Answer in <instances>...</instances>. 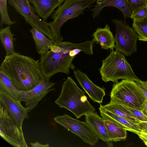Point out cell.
I'll use <instances>...</instances> for the list:
<instances>
[{"instance_id": "obj_4", "label": "cell", "mask_w": 147, "mask_h": 147, "mask_svg": "<svg viewBox=\"0 0 147 147\" xmlns=\"http://www.w3.org/2000/svg\"><path fill=\"white\" fill-rule=\"evenodd\" d=\"M102 61L99 71L102 79L105 82L116 83L120 79L141 81L134 73L124 55L119 52L111 51L109 55Z\"/></svg>"}, {"instance_id": "obj_17", "label": "cell", "mask_w": 147, "mask_h": 147, "mask_svg": "<svg viewBox=\"0 0 147 147\" xmlns=\"http://www.w3.org/2000/svg\"><path fill=\"white\" fill-rule=\"evenodd\" d=\"M85 116L86 121L93 128L99 139L107 143L112 141L105 126L103 118L94 112L89 113Z\"/></svg>"}, {"instance_id": "obj_13", "label": "cell", "mask_w": 147, "mask_h": 147, "mask_svg": "<svg viewBox=\"0 0 147 147\" xmlns=\"http://www.w3.org/2000/svg\"><path fill=\"white\" fill-rule=\"evenodd\" d=\"M74 76L81 87L94 102H102L105 95V88L96 86L89 78L87 74L77 69L74 72Z\"/></svg>"}, {"instance_id": "obj_25", "label": "cell", "mask_w": 147, "mask_h": 147, "mask_svg": "<svg viewBox=\"0 0 147 147\" xmlns=\"http://www.w3.org/2000/svg\"><path fill=\"white\" fill-rule=\"evenodd\" d=\"M7 0H0V27L3 24L11 26L16 23L12 21L9 16L7 6Z\"/></svg>"}, {"instance_id": "obj_31", "label": "cell", "mask_w": 147, "mask_h": 147, "mask_svg": "<svg viewBox=\"0 0 147 147\" xmlns=\"http://www.w3.org/2000/svg\"><path fill=\"white\" fill-rule=\"evenodd\" d=\"M138 124L142 131L147 133V121L140 122Z\"/></svg>"}, {"instance_id": "obj_24", "label": "cell", "mask_w": 147, "mask_h": 147, "mask_svg": "<svg viewBox=\"0 0 147 147\" xmlns=\"http://www.w3.org/2000/svg\"><path fill=\"white\" fill-rule=\"evenodd\" d=\"M132 28L138 35L139 40L147 41V17L139 21H133Z\"/></svg>"}, {"instance_id": "obj_15", "label": "cell", "mask_w": 147, "mask_h": 147, "mask_svg": "<svg viewBox=\"0 0 147 147\" xmlns=\"http://www.w3.org/2000/svg\"><path fill=\"white\" fill-rule=\"evenodd\" d=\"M108 7L118 9L122 13L125 19L126 18H130L131 16V12L126 0H96V4L91 9L93 18H96L104 7Z\"/></svg>"}, {"instance_id": "obj_10", "label": "cell", "mask_w": 147, "mask_h": 147, "mask_svg": "<svg viewBox=\"0 0 147 147\" xmlns=\"http://www.w3.org/2000/svg\"><path fill=\"white\" fill-rule=\"evenodd\" d=\"M9 3L21 15L26 22L37 28L47 37L55 41L53 36L48 23L40 18L35 13L29 0H8Z\"/></svg>"}, {"instance_id": "obj_5", "label": "cell", "mask_w": 147, "mask_h": 147, "mask_svg": "<svg viewBox=\"0 0 147 147\" xmlns=\"http://www.w3.org/2000/svg\"><path fill=\"white\" fill-rule=\"evenodd\" d=\"M96 0H65L59 6L52 15L53 21L48 23L53 36L55 42L61 41L63 37L60 30L68 20L73 19L84 13V10L90 8Z\"/></svg>"}, {"instance_id": "obj_14", "label": "cell", "mask_w": 147, "mask_h": 147, "mask_svg": "<svg viewBox=\"0 0 147 147\" xmlns=\"http://www.w3.org/2000/svg\"><path fill=\"white\" fill-rule=\"evenodd\" d=\"M101 117L104 119L110 121L118 126L136 134L142 131L138 123L119 116L100 106L99 108Z\"/></svg>"}, {"instance_id": "obj_9", "label": "cell", "mask_w": 147, "mask_h": 147, "mask_svg": "<svg viewBox=\"0 0 147 147\" xmlns=\"http://www.w3.org/2000/svg\"><path fill=\"white\" fill-rule=\"evenodd\" d=\"M55 122L79 136L85 143L95 146L99 138L92 127L86 121H79L65 114L57 115L54 118Z\"/></svg>"}, {"instance_id": "obj_20", "label": "cell", "mask_w": 147, "mask_h": 147, "mask_svg": "<svg viewBox=\"0 0 147 147\" xmlns=\"http://www.w3.org/2000/svg\"><path fill=\"white\" fill-rule=\"evenodd\" d=\"M9 26L0 30L1 42L5 50L6 56L11 55L15 52L14 51L13 41L16 39L13 37Z\"/></svg>"}, {"instance_id": "obj_29", "label": "cell", "mask_w": 147, "mask_h": 147, "mask_svg": "<svg viewBox=\"0 0 147 147\" xmlns=\"http://www.w3.org/2000/svg\"><path fill=\"white\" fill-rule=\"evenodd\" d=\"M138 87L147 100V81L136 82Z\"/></svg>"}, {"instance_id": "obj_30", "label": "cell", "mask_w": 147, "mask_h": 147, "mask_svg": "<svg viewBox=\"0 0 147 147\" xmlns=\"http://www.w3.org/2000/svg\"><path fill=\"white\" fill-rule=\"evenodd\" d=\"M140 138L143 142L147 146V133L142 131L137 133Z\"/></svg>"}, {"instance_id": "obj_7", "label": "cell", "mask_w": 147, "mask_h": 147, "mask_svg": "<svg viewBox=\"0 0 147 147\" xmlns=\"http://www.w3.org/2000/svg\"><path fill=\"white\" fill-rule=\"evenodd\" d=\"M112 21L116 28L115 51L127 56L136 52L139 36L134 30L129 26L125 20L115 19Z\"/></svg>"}, {"instance_id": "obj_27", "label": "cell", "mask_w": 147, "mask_h": 147, "mask_svg": "<svg viewBox=\"0 0 147 147\" xmlns=\"http://www.w3.org/2000/svg\"><path fill=\"white\" fill-rule=\"evenodd\" d=\"M123 106L131 115L137 120L140 122L147 121V117L141 111L136 109Z\"/></svg>"}, {"instance_id": "obj_11", "label": "cell", "mask_w": 147, "mask_h": 147, "mask_svg": "<svg viewBox=\"0 0 147 147\" xmlns=\"http://www.w3.org/2000/svg\"><path fill=\"white\" fill-rule=\"evenodd\" d=\"M57 83L52 82L50 79L44 77L39 83L32 89L26 91H21L18 99L24 103L28 112L35 108L39 102L49 92L55 90L52 87Z\"/></svg>"}, {"instance_id": "obj_2", "label": "cell", "mask_w": 147, "mask_h": 147, "mask_svg": "<svg viewBox=\"0 0 147 147\" xmlns=\"http://www.w3.org/2000/svg\"><path fill=\"white\" fill-rule=\"evenodd\" d=\"M39 61L15 52L5 56L0 65V72L20 91L28 90L44 77Z\"/></svg>"}, {"instance_id": "obj_19", "label": "cell", "mask_w": 147, "mask_h": 147, "mask_svg": "<svg viewBox=\"0 0 147 147\" xmlns=\"http://www.w3.org/2000/svg\"><path fill=\"white\" fill-rule=\"evenodd\" d=\"M30 31L35 41L38 53L41 55L47 53L49 46L54 44V42L35 27L32 26Z\"/></svg>"}, {"instance_id": "obj_12", "label": "cell", "mask_w": 147, "mask_h": 147, "mask_svg": "<svg viewBox=\"0 0 147 147\" xmlns=\"http://www.w3.org/2000/svg\"><path fill=\"white\" fill-rule=\"evenodd\" d=\"M0 103L6 109L18 125L22 128L24 120L28 119L29 113L21 102L0 88Z\"/></svg>"}, {"instance_id": "obj_16", "label": "cell", "mask_w": 147, "mask_h": 147, "mask_svg": "<svg viewBox=\"0 0 147 147\" xmlns=\"http://www.w3.org/2000/svg\"><path fill=\"white\" fill-rule=\"evenodd\" d=\"M65 0H29L35 11L42 20H46L55 8Z\"/></svg>"}, {"instance_id": "obj_6", "label": "cell", "mask_w": 147, "mask_h": 147, "mask_svg": "<svg viewBox=\"0 0 147 147\" xmlns=\"http://www.w3.org/2000/svg\"><path fill=\"white\" fill-rule=\"evenodd\" d=\"M110 96V103L125 106L141 111L146 100L136 82L126 79L114 83Z\"/></svg>"}, {"instance_id": "obj_21", "label": "cell", "mask_w": 147, "mask_h": 147, "mask_svg": "<svg viewBox=\"0 0 147 147\" xmlns=\"http://www.w3.org/2000/svg\"><path fill=\"white\" fill-rule=\"evenodd\" d=\"M103 121L107 131L112 141L117 142L126 140L127 138V130L110 121L104 119Z\"/></svg>"}, {"instance_id": "obj_22", "label": "cell", "mask_w": 147, "mask_h": 147, "mask_svg": "<svg viewBox=\"0 0 147 147\" xmlns=\"http://www.w3.org/2000/svg\"><path fill=\"white\" fill-rule=\"evenodd\" d=\"M100 106L119 116L135 122H140L132 116L123 105L109 103L105 105L100 104Z\"/></svg>"}, {"instance_id": "obj_28", "label": "cell", "mask_w": 147, "mask_h": 147, "mask_svg": "<svg viewBox=\"0 0 147 147\" xmlns=\"http://www.w3.org/2000/svg\"><path fill=\"white\" fill-rule=\"evenodd\" d=\"M147 17V6L142 8L132 14L130 18L133 21H137L143 20Z\"/></svg>"}, {"instance_id": "obj_1", "label": "cell", "mask_w": 147, "mask_h": 147, "mask_svg": "<svg viewBox=\"0 0 147 147\" xmlns=\"http://www.w3.org/2000/svg\"><path fill=\"white\" fill-rule=\"evenodd\" d=\"M94 42L92 40L78 43L55 42L49 46L50 50L47 53L40 55V63L44 76L50 79L57 73L68 75L70 69L74 71L75 67L72 61L76 55L83 52L92 55Z\"/></svg>"}, {"instance_id": "obj_23", "label": "cell", "mask_w": 147, "mask_h": 147, "mask_svg": "<svg viewBox=\"0 0 147 147\" xmlns=\"http://www.w3.org/2000/svg\"><path fill=\"white\" fill-rule=\"evenodd\" d=\"M0 88L3 89L15 99L18 100V95L21 91L16 88L10 80L0 72Z\"/></svg>"}, {"instance_id": "obj_8", "label": "cell", "mask_w": 147, "mask_h": 147, "mask_svg": "<svg viewBox=\"0 0 147 147\" xmlns=\"http://www.w3.org/2000/svg\"><path fill=\"white\" fill-rule=\"evenodd\" d=\"M0 136L15 147H28L22 128L17 124L6 109L0 103Z\"/></svg>"}, {"instance_id": "obj_33", "label": "cell", "mask_w": 147, "mask_h": 147, "mask_svg": "<svg viewBox=\"0 0 147 147\" xmlns=\"http://www.w3.org/2000/svg\"><path fill=\"white\" fill-rule=\"evenodd\" d=\"M141 111L147 117V100H146L143 105Z\"/></svg>"}, {"instance_id": "obj_26", "label": "cell", "mask_w": 147, "mask_h": 147, "mask_svg": "<svg viewBox=\"0 0 147 147\" xmlns=\"http://www.w3.org/2000/svg\"><path fill=\"white\" fill-rule=\"evenodd\" d=\"M132 14L142 8L147 6V0H126Z\"/></svg>"}, {"instance_id": "obj_18", "label": "cell", "mask_w": 147, "mask_h": 147, "mask_svg": "<svg viewBox=\"0 0 147 147\" xmlns=\"http://www.w3.org/2000/svg\"><path fill=\"white\" fill-rule=\"evenodd\" d=\"M93 41L99 43L101 49L111 51L113 50L115 47V40L110 27L107 24L103 28H98L92 35Z\"/></svg>"}, {"instance_id": "obj_3", "label": "cell", "mask_w": 147, "mask_h": 147, "mask_svg": "<svg viewBox=\"0 0 147 147\" xmlns=\"http://www.w3.org/2000/svg\"><path fill=\"white\" fill-rule=\"evenodd\" d=\"M84 93L72 78L68 77L63 83L60 94L55 102L60 108L68 110L79 119L95 110Z\"/></svg>"}, {"instance_id": "obj_32", "label": "cell", "mask_w": 147, "mask_h": 147, "mask_svg": "<svg viewBox=\"0 0 147 147\" xmlns=\"http://www.w3.org/2000/svg\"><path fill=\"white\" fill-rule=\"evenodd\" d=\"M30 144L32 147H49V146L48 143L45 144H42L40 142H36L35 143H30Z\"/></svg>"}]
</instances>
